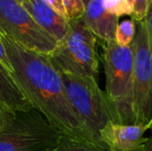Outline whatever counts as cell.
Masks as SVG:
<instances>
[{
  "instance_id": "cell-1",
  "label": "cell",
  "mask_w": 152,
  "mask_h": 151,
  "mask_svg": "<svg viewBox=\"0 0 152 151\" xmlns=\"http://www.w3.org/2000/svg\"><path fill=\"white\" fill-rule=\"evenodd\" d=\"M0 38L15 80L33 108L38 109L62 135L103 148L83 126L48 54L28 50L4 35L0 34Z\"/></svg>"
},
{
  "instance_id": "cell-2",
  "label": "cell",
  "mask_w": 152,
  "mask_h": 151,
  "mask_svg": "<svg viewBox=\"0 0 152 151\" xmlns=\"http://www.w3.org/2000/svg\"><path fill=\"white\" fill-rule=\"evenodd\" d=\"M101 57L106 76L105 95L115 124L136 125L133 107L134 51L132 44L122 46L115 40L101 44Z\"/></svg>"
},
{
  "instance_id": "cell-3",
  "label": "cell",
  "mask_w": 152,
  "mask_h": 151,
  "mask_svg": "<svg viewBox=\"0 0 152 151\" xmlns=\"http://www.w3.org/2000/svg\"><path fill=\"white\" fill-rule=\"evenodd\" d=\"M96 36L82 18L69 20V30L48 57L58 70L80 77H94L99 75V56Z\"/></svg>"
},
{
  "instance_id": "cell-4",
  "label": "cell",
  "mask_w": 152,
  "mask_h": 151,
  "mask_svg": "<svg viewBox=\"0 0 152 151\" xmlns=\"http://www.w3.org/2000/svg\"><path fill=\"white\" fill-rule=\"evenodd\" d=\"M58 72L68 99L83 126L101 146L108 149L100 137L102 130L112 121L105 92L101 90L94 77Z\"/></svg>"
},
{
  "instance_id": "cell-5",
  "label": "cell",
  "mask_w": 152,
  "mask_h": 151,
  "mask_svg": "<svg viewBox=\"0 0 152 151\" xmlns=\"http://www.w3.org/2000/svg\"><path fill=\"white\" fill-rule=\"evenodd\" d=\"M61 135L38 109L16 110L0 132V151H53Z\"/></svg>"
},
{
  "instance_id": "cell-6",
  "label": "cell",
  "mask_w": 152,
  "mask_h": 151,
  "mask_svg": "<svg viewBox=\"0 0 152 151\" xmlns=\"http://www.w3.org/2000/svg\"><path fill=\"white\" fill-rule=\"evenodd\" d=\"M134 23L133 107L136 125H147L152 121V46L145 20Z\"/></svg>"
},
{
  "instance_id": "cell-7",
  "label": "cell",
  "mask_w": 152,
  "mask_h": 151,
  "mask_svg": "<svg viewBox=\"0 0 152 151\" xmlns=\"http://www.w3.org/2000/svg\"><path fill=\"white\" fill-rule=\"evenodd\" d=\"M0 34L28 50L44 54L53 53L58 44V41L16 0H0Z\"/></svg>"
},
{
  "instance_id": "cell-8",
  "label": "cell",
  "mask_w": 152,
  "mask_h": 151,
  "mask_svg": "<svg viewBox=\"0 0 152 151\" xmlns=\"http://www.w3.org/2000/svg\"><path fill=\"white\" fill-rule=\"evenodd\" d=\"M150 125H118L109 122L102 130L100 137L109 151H144L148 138L143 135Z\"/></svg>"
},
{
  "instance_id": "cell-9",
  "label": "cell",
  "mask_w": 152,
  "mask_h": 151,
  "mask_svg": "<svg viewBox=\"0 0 152 151\" xmlns=\"http://www.w3.org/2000/svg\"><path fill=\"white\" fill-rule=\"evenodd\" d=\"M82 19L100 44L115 40L118 17L104 9L102 0H91L86 7Z\"/></svg>"
},
{
  "instance_id": "cell-10",
  "label": "cell",
  "mask_w": 152,
  "mask_h": 151,
  "mask_svg": "<svg viewBox=\"0 0 152 151\" xmlns=\"http://www.w3.org/2000/svg\"><path fill=\"white\" fill-rule=\"evenodd\" d=\"M35 21L58 42L69 30V20L54 12L44 0H24L20 4Z\"/></svg>"
},
{
  "instance_id": "cell-11",
  "label": "cell",
  "mask_w": 152,
  "mask_h": 151,
  "mask_svg": "<svg viewBox=\"0 0 152 151\" xmlns=\"http://www.w3.org/2000/svg\"><path fill=\"white\" fill-rule=\"evenodd\" d=\"M0 102L12 110H28L33 108L15 80L13 74L0 63Z\"/></svg>"
},
{
  "instance_id": "cell-12",
  "label": "cell",
  "mask_w": 152,
  "mask_h": 151,
  "mask_svg": "<svg viewBox=\"0 0 152 151\" xmlns=\"http://www.w3.org/2000/svg\"><path fill=\"white\" fill-rule=\"evenodd\" d=\"M53 151H109V150L61 135L57 148Z\"/></svg>"
},
{
  "instance_id": "cell-13",
  "label": "cell",
  "mask_w": 152,
  "mask_h": 151,
  "mask_svg": "<svg viewBox=\"0 0 152 151\" xmlns=\"http://www.w3.org/2000/svg\"><path fill=\"white\" fill-rule=\"evenodd\" d=\"M135 35V23L133 19L126 20L118 24L116 34L115 41L122 46L130 45Z\"/></svg>"
},
{
  "instance_id": "cell-14",
  "label": "cell",
  "mask_w": 152,
  "mask_h": 151,
  "mask_svg": "<svg viewBox=\"0 0 152 151\" xmlns=\"http://www.w3.org/2000/svg\"><path fill=\"white\" fill-rule=\"evenodd\" d=\"M102 5L109 13L118 18L133 14L132 0H102Z\"/></svg>"
},
{
  "instance_id": "cell-15",
  "label": "cell",
  "mask_w": 152,
  "mask_h": 151,
  "mask_svg": "<svg viewBox=\"0 0 152 151\" xmlns=\"http://www.w3.org/2000/svg\"><path fill=\"white\" fill-rule=\"evenodd\" d=\"M63 1L67 10L69 20H74L83 17L86 12V7L82 0H63Z\"/></svg>"
},
{
  "instance_id": "cell-16",
  "label": "cell",
  "mask_w": 152,
  "mask_h": 151,
  "mask_svg": "<svg viewBox=\"0 0 152 151\" xmlns=\"http://www.w3.org/2000/svg\"><path fill=\"white\" fill-rule=\"evenodd\" d=\"M151 0H132L133 14L132 19L134 20H144L148 16L151 8Z\"/></svg>"
},
{
  "instance_id": "cell-17",
  "label": "cell",
  "mask_w": 152,
  "mask_h": 151,
  "mask_svg": "<svg viewBox=\"0 0 152 151\" xmlns=\"http://www.w3.org/2000/svg\"><path fill=\"white\" fill-rule=\"evenodd\" d=\"M16 110L10 109L0 102V132L7 125V124L12 120L14 112Z\"/></svg>"
},
{
  "instance_id": "cell-18",
  "label": "cell",
  "mask_w": 152,
  "mask_h": 151,
  "mask_svg": "<svg viewBox=\"0 0 152 151\" xmlns=\"http://www.w3.org/2000/svg\"><path fill=\"white\" fill-rule=\"evenodd\" d=\"M54 12H56L58 14L65 18L67 20H69L67 10L65 7V4L63 0H44Z\"/></svg>"
},
{
  "instance_id": "cell-19",
  "label": "cell",
  "mask_w": 152,
  "mask_h": 151,
  "mask_svg": "<svg viewBox=\"0 0 152 151\" xmlns=\"http://www.w3.org/2000/svg\"><path fill=\"white\" fill-rule=\"evenodd\" d=\"M0 63L12 74L13 73V69L12 68V65L9 61V59L7 57L6 52H5V48L4 45L2 42V39L0 38Z\"/></svg>"
},
{
  "instance_id": "cell-20",
  "label": "cell",
  "mask_w": 152,
  "mask_h": 151,
  "mask_svg": "<svg viewBox=\"0 0 152 151\" xmlns=\"http://www.w3.org/2000/svg\"><path fill=\"white\" fill-rule=\"evenodd\" d=\"M144 20H145L146 25H147V28H148V32H149V36H150V39H151L152 46V13L148 14V16L145 18Z\"/></svg>"
},
{
  "instance_id": "cell-21",
  "label": "cell",
  "mask_w": 152,
  "mask_h": 151,
  "mask_svg": "<svg viewBox=\"0 0 152 151\" xmlns=\"http://www.w3.org/2000/svg\"><path fill=\"white\" fill-rule=\"evenodd\" d=\"M144 151H152V136L151 138H148V141L145 143Z\"/></svg>"
},
{
  "instance_id": "cell-22",
  "label": "cell",
  "mask_w": 152,
  "mask_h": 151,
  "mask_svg": "<svg viewBox=\"0 0 152 151\" xmlns=\"http://www.w3.org/2000/svg\"><path fill=\"white\" fill-rule=\"evenodd\" d=\"M82 1H83V4H84L85 7H86V6H87V4H89V2H90L91 0H82Z\"/></svg>"
},
{
  "instance_id": "cell-23",
  "label": "cell",
  "mask_w": 152,
  "mask_h": 151,
  "mask_svg": "<svg viewBox=\"0 0 152 151\" xmlns=\"http://www.w3.org/2000/svg\"><path fill=\"white\" fill-rule=\"evenodd\" d=\"M150 13H152V0H151V8H150V12H149V14Z\"/></svg>"
},
{
  "instance_id": "cell-24",
  "label": "cell",
  "mask_w": 152,
  "mask_h": 151,
  "mask_svg": "<svg viewBox=\"0 0 152 151\" xmlns=\"http://www.w3.org/2000/svg\"><path fill=\"white\" fill-rule=\"evenodd\" d=\"M16 1H17L18 3H20V4H21V3H22V2H23L24 0H16Z\"/></svg>"
},
{
  "instance_id": "cell-25",
  "label": "cell",
  "mask_w": 152,
  "mask_h": 151,
  "mask_svg": "<svg viewBox=\"0 0 152 151\" xmlns=\"http://www.w3.org/2000/svg\"><path fill=\"white\" fill-rule=\"evenodd\" d=\"M150 129L152 131V121L151 122V124H150Z\"/></svg>"
}]
</instances>
